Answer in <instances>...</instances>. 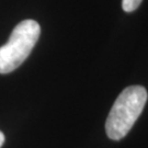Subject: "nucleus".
I'll return each mask as SVG.
<instances>
[{
    "mask_svg": "<svg viewBox=\"0 0 148 148\" xmlns=\"http://www.w3.org/2000/svg\"><path fill=\"white\" fill-rule=\"evenodd\" d=\"M148 95L142 86H131L116 98L106 122L108 137L120 140L131 131L134 123L142 114Z\"/></svg>",
    "mask_w": 148,
    "mask_h": 148,
    "instance_id": "1",
    "label": "nucleus"
},
{
    "mask_svg": "<svg viewBox=\"0 0 148 148\" xmlns=\"http://www.w3.org/2000/svg\"><path fill=\"white\" fill-rule=\"evenodd\" d=\"M41 34L40 24L34 20H23L11 33L8 42L0 47V74L13 71L29 57Z\"/></svg>",
    "mask_w": 148,
    "mask_h": 148,
    "instance_id": "2",
    "label": "nucleus"
},
{
    "mask_svg": "<svg viewBox=\"0 0 148 148\" xmlns=\"http://www.w3.org/2000/svg\"><path fill=\"white\" fill-rule=\"evenodd\" d=\"M143 0H122V8L125 12H133L137 9Z\"/></svg>",
    "mask_w": 148,
    "mask_h": 148,
    "instance_id": "3",
    "label": "nucleus"
},
{
    "mask_svg": "<svg viewBox=\"0 0 148 148\" xmlns=\"http://www.w3.org/2000/svg\"><path fill=\"white\" fill-rule=\"evenodd\" d=\"M3 143H5V135H3V133L0 131V148L2 147Z\"/></svg>",
    "mask_w": 148,
    "mask_h": 148,
    "instance_id": "4",
    "label": "nucleus"
}]
</instances>
